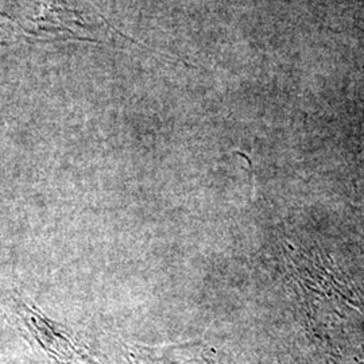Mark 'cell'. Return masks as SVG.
Listing matches in <instances>:
<instances>
[{
	"instance_id": "1",
	"label": "cell",
	"mask_w": 364,
	"mask_h": 364,
	"mask_svg": "<svg viewBox=\"0 0 364 364\" xmlns=\"http://www.w3.org/2000/svg\"><path fill=\"white\" fill-rule=\"evenodd\" d=\"M25 30L38 39L96 41L102 18L76 4V0H31Z\"/></svg>"
}]
</instances>
